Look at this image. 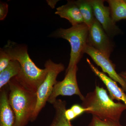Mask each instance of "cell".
<instances>
[{"label": "cell", "instance_id": "obj_1", "mask_svg": "<svg viewBox=\"0 0 126 126\" xmlns=\"http://www.w3.org/2000/svg\"><path fill=\"white\" fill-rule=\"evenodd\" d=\"M3 49L12 60H16L20 64V72L15 77L16 80L27 90L37 93L47 76V68L42 69L35 65L30 58L27 46L25 45L8 40Z\"/></svg>", "mask_w": 126, "mask_h": 126}, {"label": "cell", "instance_id": "obj_2", "mask_svg": "<svg viewBox=\"0 0 126 126\" xmlns=\"http://www.w3.org/2000/svg\"><path fill=\"white\" fill-rule=\"evenodd\" d=\"M8 84L9 103L15 116V126H25L32 117L36 107L37 93L24 87L16 79H11Z\"/></svg>", "mask_w": 126, "mask_h": 126}, {"label": "cell", "instance_id": "obj_3", "mask_svg": "<svg viewBox=\"0 0 126 126\" xmlns=\"http://www.w3.org/2000/svg\"><path fill=\"white\" fill-rule=\"evenodd\" d=\"M82 106L91 109V113L102 120L119 122L123 112L126 110L124 103L115 102L103 88L96 86L93 91L88 93L82 101Z\"/></svg>", "mask_w": 126, "mask_h": 126}, {"label": "cell", "instance_id": "obj_4", "mask_svg": "<svg viewBox=\"0 0 126 126\" xmlns=\"http://www.w3.org/2000/svg\"><path fill=\"white\" fill-rule=\"evenodd\" d=\"M89 27L84 23L72 26L68 29L60 28L50 36L66 40L71 46L70 59L66 71L77 65L84 54L88 44Z\"/></svg>", "mask_w": 126, "mask_h": 126}, {"label": "cell", "instance_id": "obj_5", "mask_svg": "<svg viewBox=\"0 0 126 126\" xmlns=\"http://www.w3.org/2000/svg\"><path fill=\"white\" fill-rule=\"evenodd\" d=\"M45 67L48 69V73L45 79L37 91V103L32 117L31 122L36 119L40 111L45 106L52 94L54 86L57 82V77L65 69L64 65L62 63H56L50 59L46 61Z\"/></svg>", "mask_w": 126, "mask_h": 126}, {"label": "cell", "instance_id": "obj_6", "mask_svg": "<svg viewBox=\"0 0 126 126\" xmlns=\"http://www.w3.org/2000/svg\"><path fill=\"white\" fill-rule=\"evenodd\" d=\"M77 65L66 71L64 79L61 81H57L55 84L52 94L48 100V102L53 104L59 95L71 96L76 94L82 101L84 96L81 93L77 82Z\"/></svg>", "mask_w": 126, "mask_h": 126}, {"label": "cell", "instance_id": "obj_7", "mask_svg": "<svg viewBox=\"0 0 126 126\" xmlns=\"http://www.w3.org/2000/svg\"><path fill=\"white\" fill-rule=\"evenodd\" d=\"M87 45L108 58H110L115 46L111 38L106 33L96 19L89 27Z\"/></svg>", "mask_w": 126, "mask_h": 126}, {"label": "cell", "instance_id": "obj_8", "mask_svg": "<svg viewBox=\"0 0 126 126\" xmlns=\"http://www.w3.org/2000/svg\"><path fill=\"white\" fill-rule=\"evenodd\" d=\"M102 0H90L96 19L112 39L121 33V30L113 22L109 6H105Z\"/></svg>", "mask_w": 126, "mask_h": 126}, {"label": "cell", "instance_id": "obj_9", "mask_svg": "<svg viewBox=\"0 0 126 126\" xmlns=\"http://www.w3.org/2000/svg\"><path fill=\"white\" fill-rule=\"evenodd\" d=\"M84 53L89 55L95 63L101 68L103 73H107L111 78L118 83L126 92V83L116 72L115 65L109 58L88 45L85 48Z\"/></svg>", "mask_w": 126, "mask_h": 126}, {"label": "cell", "instance_id": "obj_10", "mask_svg": "<svg viewBox=\"0 0 126 126\" xmlns=\"http://www.w3.org/2000/svg\"><path fill=\"white\" fill-rule=\"evenodd\" d=\"M87 61L93 72L106 85L109 92L110 97L113 100L122 101L126 106V94L123 89L118 87L116 81L107 76L103 72L99 71L91 63L89 59H87Z\"/></svg>", "mask_w": 126, "mask_h": 126}, {"label": "cell", "instance_id": "obj_11", "mask_svg": "<svg viewBox=\"0 0 126 126\" xmlns=\"http://www.w3.org/2000/svg\"><path fill=\"white\" fill-rule=\"evenodd\" d=\"M55 14L61 18L67 20L72 26L84 23L83 18L75 0H68L67 4L58 7Z\"/></svg>", "mask_w": 126, "mask_h": 126}, {"label": "cell", "instance_id": "obj_12", "mask_svg": "<svg viewBox=\"0 0 126 126\" xmlns=\"http://www.w3.org/2000/svg\"><path fill=\"white\" fill-rule=\"evenodd\" d=\"M15 116L9 103V95L5 88L0 89V126H15Z\"/></svg>", "mask_w": 126, "mask_h": 126}, {"label": "cell", "instance_id": "obj_13", "mask_svg": "<svg viewBox=\"0 0 126 126\" xmlns=\"http://www.w3.org/2000/svg\"><path fill=\"white\" fill-rule=\"evenodd\" d=\"M53 104L55 110V115L49 126H72L70 121L65 117L66 102L61 99H57Z\"/></svg>", "mask_w": 126, "mask_h": 126}, {"label": "cell", "instance_id": "obj_14", "mask_svg": "<svg viewBox=\"0 0 126 126\" xmlns=\"http://www.w3.org/2000/svg\"><path fill=\"white\" fill-rule=\"evenodd\" d=\"M111 16L115 23L126 19V2L125 0H108Z\"/></svg>", "mask_w": 126, "mask_h": 126}, {"label": "cell", "instance_id": "obj_15", "mask_svg": "<svg viewBox=\"0 0 126 126\" xmlns=\"http://www.w3.org/2000/svg\"><path fill=\"white\" fill-rule=\"evenodd\" d=\"M20 69V65L18 61L12 60L8 66L0 73V89L7 84L11 79L17 76Z\"/></svg>", "mask_w": 126, "mask_h": 126}, {"label": "cell", "instance_id": "obj_16", "mask_svg": "<svg viewBox=\"0 0 126 126\" xmlns=\"http://www.w3.org/2000/svg\"><path fill=\"white\" fill-rule=\"evenodd\" d=\"M75 1L83 18L84 23L89 27H90L96 19L90 0H78Z\"/></svg>", "mask_w": 126, "mask_h": 126}, {"label": "cell", "instance_id": "obj_17", "mask_svg": "<svg viewBox=\"0 0 126 126\" xmlns=\"http://www.w3.org/2000/svg\"><path fill=\"white\" fill-rule=\"evenodd\" d=\"M88 126H123L119 122L109 119L102 120L95 116H93L92 121Z\"/></svg>", "mask_w": 126, "mask_h": 126}, {"label": "cell", "instance_id": "obj_18", "mask_svg": "<svg viewBox=\"0 0 126 126\" xmlns=\"http://www.w3.org/2000/svg\"><path fill=\"white\" fill-rule=\"evenodd\" d=\"M12 60L11 58L8 54L3 49H0V73L8 66Z\"/></svg>", "mask_w": 126, "mask_h": 126}, {"label": "cell", "instance_id": "obj_19", "mask_svg": "<svg viewBox=\"0 0 126 126\" xmlns=\"http://www.w3.org/2000/svg\"><path fill=\"white\" fill-rule=\"evenodd\" d=\"M70 109L74 113L77 117L84 112L88 113L91 110L90 108H84L82 106H79L78 104L73 105Z\"/></svg>", "mask_w": 126, "mask_h": 126}, {"label": "cell", "instance_id": "obj_20", "mask_svg": "<svg viewBox=\"0 0 126 126\" xmlns=\"http://www.w3.org/2000/svg\"><path fill=\"white\" fill-rule=\"evenodd\" d=\"M8 12V5L6 2H0V20H2L6 17Z\"/></svg>", "mask_w": 126, "mask_h": 126}, {"label": "cell", "instance_id": "obj_21", "mask_svg": "<svg viewBox=\"0 0 126 126\" xmlns=\"http://www.w3.org/2000/svg\"><path fill=\"white\" fill-rule=\"evenodd\" d=\"M65 116L66 119L70 121L77 117L74 113L70 108L65 110Z\"/></svg>", "mask_w": 126, "mask_h": 126}, {"label": "cell", "instance_id": "obj_22", "mask_svg": "<svg viewBox=\"0 0 126 126\" xmlns=\"http://www.w3.org/2000/svg\"><path fill=\"white\" fill-rule=\"evenodd\" d=\"M46 1L48 5L52 9H53L55 7L56 3L59 0H47Z\"/></svg>", "mask_w": 126, "mask_h": 126}, {"label": "cell", "instance_id": "obj_23", "mask_svg": "<svg viewBox=\"0 0 126 126\" xmlns=\"http://www.w3.org/2000/svg\"><path fill=\"white\" fill-rule=\"evenodd\" d=\"M119 75L126 83V72H122Z\"/></svg>", "mask_w": 126, "mask_h": 126}, {"label": "cell", "instance_id": "obj_24", "mask_svg": "<svg viewBox=\"0 0 126 126\" xmlns=\"http://www.w3.org/2000/svg\"><path fill=\"white\" fill-rule=\"evenodd\" d=\"M125 1H126V0H125Z\"/></svg>", "mask_w": 126, "mask_h": 126}, {"label": "cell", "instance_id": "obj_25", "mask_svg": "<svg viewBox=\"0 0 126 126\" xmlns=\"http://www.w3.org/2000/svg\"></svg>", "mask_w": 126, "mask_h": 126}]
</instances>
